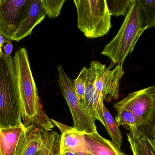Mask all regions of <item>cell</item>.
<instances>
[{
	"instance_id": "obj_19",
	"label": "cell",
	"mask_w": 155,
	"mask_h": 155,
	"mask_svg": "<svg viewBox=\"0 0 155 155\" xmlns=\"http://www.w3.org/2000/svg\"><path fill=\"white\" fill-rule=\"evenodd\" d=\"M134 0H106L110 16L119 17L127 15Z\"/></svg>"
},
{
	"instance_id": "obj_26",
	"label": "cell",
	"mask_w": 155,
	"mask_h": 155,
	"mask_svg": "<svg viewBox=\"0 0 155 155\" xmlns=\"http://www.w3.org/2000/svg\"><path fill=\"white\" fill-rule=\"evenodd\" d=\"M59 153V148L53 151L51 155H58Z\"/></svg>"
},
{
	"instance_id": "obj_11",
	"label": "cell",
	"mask_w": 155,
	"mask_h": 155,
	"mask_svg": "<svg viewBox=\"0 0 155 155\" xmlns=\"http://www.w3.org/2000/svg\"><path fill=\"white\" fill-rule=\"evenodd\" d=\"M46 15L41 0H31L28 13L13 35L12 41L18 42L31 35L33 29L45 19Z\"/></svg>"
},
{
	"instance_id": "obj_16",
	"label": "cell",
	"mask_w": 155,
	"mask_h": 155,
	"mask_svg": "<svg viewBox=\"0 0 155 155\" xmlns=\"http://www.w3.org/2000/svg\"><path fill=\"white\" fill-rule=\"evenodd\" d=\"M103 113L105 127L111 138V142L118 150H121L122 137L119 127L104 105L103 107Z\"/></svg>"
},
{
	"instance_id": "obj_9",
	"label": "cell",
	"mask_w": 155,
	"mask_h": 155,
	"mask_svg": "<svg viewBox=\"0 0 155 155\" xmlns=\"http://www.w3.org/2000/svg\"><path fill=\"white\" fill-rule=\"evenodd\" d=\"M54 126L61 132L60 140L59 153L71 152L77 154L88 153L91 151L87 145L83 133L78 131L73 127L51 119Z\"/></svg>"
},
{
	"instance_id": "obj_27",
	"label": "cell",
	"mask_w": 155,
	"mask_h": 155,
	"mask_svg": "<svg viewBox=\"0 0 155 155\" xmlns=\"http://www.w3.org/2000/svg\"><path fill=\"white\" fill-rule=\"evenodd\" d=\"M77 155H93L88 153H80L76 154Z\"/></svg>"
},
{
	"instance_id": "obj_21",
	"label": "cell",
	"mask_w": 155,
	"mask_h": 155,
	"mask_svg": "<svg viewBox=\"0 0 155 155\" xmlns=\"http://www.w3.org/2000/svg\"><path fill=\"white\" fill-rule=\"evenodd\" d=\"M117 115L116 121L118 126H123L127 129L132 126H136L135 117L133 114L124 109L116 110Z\"/></svg>"
},
{
	"instance_id": "obj_25",
	"label": "cell",
	"mask_w": 155,
	"mask_h": 155,
	"mask_svg": "<svg viewBox=\"0 0 155 155\" xmlns=\"http://www.w3.org/2000/svg\"><path fill=\"white\" fill-rule=\"evenodd\" d=\"M58 155H77L75 153L71 152H65L62 153H59Z\"/></svg>"
},
{
	"instance_id": "obj_2",
	"label": "cell",
	"mask_w": 155,
	"mask_h": 155,
	"mask_svg": "<svg viewBox=\"0 0 155 155\" xmlns=\"http://www.w3.org/2000/svg\"><path fill=\"white\" fill-rule=\"evenodd\" d=\"M146 30L142 11L137 0H134L117 35L104 47L101 54L114 64L123 65Z\"/></svg>"
},
{
	"instance_id": "obj_18",
	"label": "cell",
	"mask_w": 155,
	"mask_h": 155,
	"mask_svg": "<svg viewBox=\"0 0 155 155\" xmlns=\"http://www.w3.org/2000/svg\"><path fill=\"white\" fill-rule=\"evenodd\" d=\"M142 11L147 29L155 27V0H137Z\"/></svg>"
},
{
	"instance_id": "obj_20",
	"label": "cell",
	"mask_w": 155,
	"mask_h": 155,
	"mask_svg": "<svg viewBox=\"0 0 155 155\" xmlns=\"http://www.w3.org/2000/svg\"><path fill=\"white\" fill-rule=\"evenodd\" d=\"M66 2V0H41V3L46 15L50 18L55 19L59 16Z\"/></svg>"
},
{
	"instance_id": "obj_8",
	"label": "cell",
	"mask_w": 155,
	"mask_h": 155,
	"mask_svg": "<svg viewBox=\"0 0 155 155\" xmlns=\"http://www.w3.org/2000/svg\"><path fill=\"white\" fill-rule=\"evenodd\" d=\"M31 0H1L0 2V34L9 41L26 17Z\"/></svg>"
},
{
	"instance_id": "obj_6",
	"label": "cell",
	"mask_w": 155,
	"mask_h": 155,
	"mask_svg": "<svg viewBox=\"0 0 155 155\" xmlns=\"http://www.w3.org/2000/svg\"><path fill=\"white\" fill-rule=\"evenodd\" d=\"M57 68L58 85L71 112L73 127L83 134L97 133L95 121L87 114L79 102L73 88V81L68 77L61 65Z\"/></svg>"
},
{
	"instance_id": "obj_13",
	"label": "cell",
	"mask_w": 155,
	"mask_h": 155,
	"mask_svg": "<svg viewBox=\"0 0 155 155\" xmlns=\"http://www.w3.org/2000/svg\"><path fill=\"white\" fill-rule=\"evenodd\" d=\"M128 140L133 155H155V141L142 133L137 126L127 129Z\"/></svg>"
},
{
	"instance_id": "obj_15",
	"label": "cell",
	"mask_w": 155,
	"mask_h": 155,
	"mask_svg": "<svg viewBox=\"0 0 155 155\" xmlns=\"http://www.w3.org/2000/svg\"><path fill=\"white\" fill-rule=\"evenodd\" d=\"M25 128L23 123H21L16 127L0 129L1 155H15L18 140Z\"/></svg>"
},
{
	"instance_id": "obj_3",
	"label": "cell",
	"mask_w": 155,
	"mask_h": 155,
	"mask_svg": "<svg viewBox=\"0 0 155 155\" xmlns=\"http://www.w3.org/2000/svg\"><path fill=\"white\" fill-rule=\"evenodd\" d=\"M22 122L21 104L13 58L0 53V128Z\"/></svg>"
},
{
	"instance_id": "obj_10",
	"label": "cell",
	"mask_w": 155,
	"mask_h": 155,
	"mask_svg": "<svg viewBox=\"0 0 155 155\" xmlns=\"http://www.w3.org/2000/svg\"><path fill=\"white\" fill-rule=\"evenodd\" d=\"M82 69L84 71L85 80L83 109L94 121L97 120L105 127L103 113L104 104L100 101L94 88V73L89 68L84 67Z\"/></svg>"
},
{
	"instance_id": "obj_7",
	"label": "cell",
	"mask_w": 155,
	"mask_h": 155,
	"mask_svg": "<svg viewBox=\"0 0 155 155\" xmlns=\"http://www.w3.org/2000/svg\"><path fill=\"white\" fill-rule=\"evenodd\" d=\"M90 68L95 76L94 86L100 101L110 102L117 99L119 92L120 81L124 75L123 65L117 64L113 69L110 70L99 61H91Z\"/></svg>"
},
{
	"instance_id": "obj_23",
	"label": "cell",
	"mask_w": 155,
	"mask_h": 155,
	"mask_svg": "<svg viewBox=\"0 0 155 155\" xmlns=\"http://www.w3.org/2000/svg\"><path fill=\"white\" fill-rule=\"evenodd\" d=\"M13 46L12 45L11 41H9L8 43H7L6 45L4 46L3 48L4 52H5V55L6 57H9L11 56L12 52L13 50Z\"/></svg>"
},
{
	"instance_id": "obj_14",
	"label": "cell",
	"mask_w": 155,
	"mask_h": 155,
	"mask_svg": "<svg viewBox=\"0 0 155 155\" xmlns=\"http://www.w3.org/2000/svg\"><path fill=\"white\" fill-rule=\"evenodd\" d=\"M84 138L93 155H126L118 150L111 141L97 133L83 134Z\"/></svg>"
},
{
	"instance_id": "obj_17",
	"label": "cell",
	"mask_w": 155,
	"mask_h": 155,
	"mask_svg": "<svg viewBox=\"0 0 155 155\" xmlns=\"http://www.w3.org/2000/svg\"><path fill=\"white\" fill-rule=\"evenodd\" d=\"M42 134L43 141L39 155H51L59 148L60 135L53 130L43 131Z\"/></svg>"
},
{
	"instance_id": "obj_5",
	"label": "cell",
	"mask_w": 155,
	"mask_h": 155,
	"mask_svg": "<svg viewBox=\"0 0 155 155\" xmlns=\"http://www.w3.org/2000/svg\"><path fill=\"white\" fill-rule=\"evenodd\" d=\"M78 27L87 38H101L111 28V16L106 0H74Z\"/></svg>"
},
{
	"instance_id": "obj_4",
	"label": "cell",
	"mask_w": 155,
	"mask_h": 155,
	"mask_svg": "<svg viewBox=\"0 0 155 155\" xmlns=\"http://www.w3.org/2000/svg\"><path fill=\"white\" fill-rule=\"evenodd\" d=\"M114 107L116 110L124 109L131 112L135 117L138 130L155 140V86L130 93L114 103Z\"/></svg>"
},
{
	"instance_id": "obj_24",
	"label": "cell",
	"mask_w": 155,
	"mask_h": 155,
	"mask_svg": "<svg viewBox=\"0 0 155 155\" xmlns=\"http://www.w3.org/2000/svg\"><path fill=\"white\" fill-rule=\"evenodd\" d=\"M9 42L3 36L0 34V53L2 52V48L3 46L5 43H8Z\"/></svg>"
},
{
	"instance_id": "obj_28",
	"label": "cell",
	"mask_w": 155,
	"mask_h": 155,
	"mask_svg": "<svg viewBox=\"0 0 155 155\" xmlns=\"http://www.w3.org/2000/svg\"><path fill=\"white\" fill-rule=\"evenodd\" d=\"M39 152H38V153H36V154H35V155H39Z\"/></svg>"
},
{
	"instance_id": "obj_22",
	"label": "cell",
	"mask_w": 155,
	"mask_h": 155,
	"mask_svg": "<svg viewBox=\"0 0 155 155\" xmlns=\"http://www.w3.org/2000/svg\"><path fill=\"white\" fill-rule=\"evenodd\" d=\"M73 88L80 104L83 108L85 89V76L83 69L81 71L77 78L73 81Z\"/></svg>"
},
{
	"instance_id": "obj_12",
	"label": "cell",
	"mask_w": 155,
	"mask_h": 155,
	"mask_svg": "<svg viewBox=\"0 0 155 155\" xmlns=\"http://www.w3.org/2000/svg\"><path fill=\"white\" fill-rule=\"evenodd\" d=\"M42 141V131L36 125H29L19 137L15 155H35L40 150Z\"/></svg>"
},
{
	"instance_id": "obj_29",
	"label": "cell",
	"mask_w": 155,
	"mask_h": 155,
	"mask_svg": "<svg viewBox=\"0 0 155 155\" xmlns=\"http://www.w3.org/2000/svg\"><path fill=\"white\" fill-rule=\"evenodd\" d=\"M1 129V128H0ZM0 155H1V152H0Z\"/></svg>"
},
{
	"instance_id": "obj_1",
	"label": "cell",
	"mask_w": 155,
	"mask_h": 155,
	"mask_svg": "<svg viewBox=\"0 0 155 155\" xmlns=\"http://www.w3.org/2000/svg\"><path fill=\"white\" fill-rule=\"evenodd\" d=\"M20 98L23 124L36 125L41 131L52 130L54 125L46 115L40 101L27 50L20 48L13 58Z\"/></svg>"
}]
</instances>
